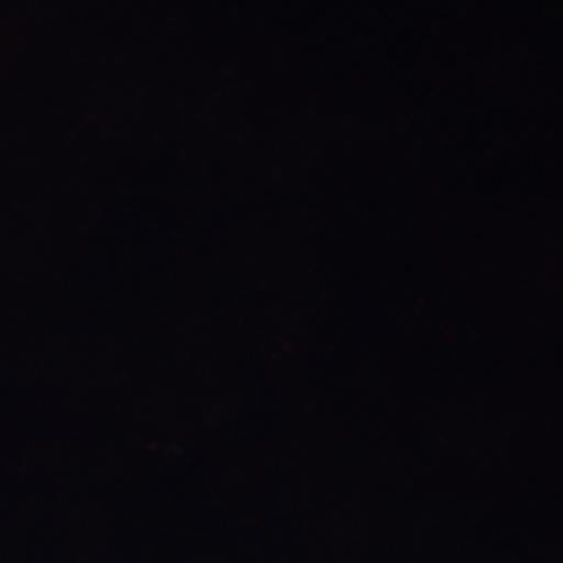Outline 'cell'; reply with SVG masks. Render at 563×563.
I'll return each mask as SVG.
<instances>
[]
</instances>
